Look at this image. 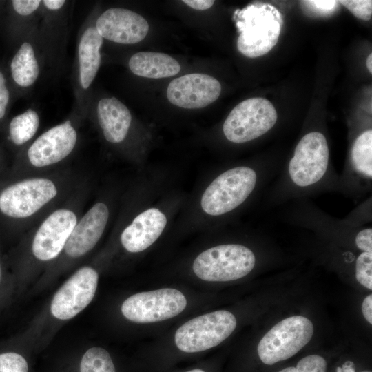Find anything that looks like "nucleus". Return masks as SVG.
Segmentation results:
<instances>
[{"label":"nucleus","mask_w":372,"mask_h":372,"mask_svg":"<svg viewBox=\"0 0 372 372\" xmlns=\"http://www.w3.org/2000/svg\"><path fill=\"white\" fill-rule=\"evenodd\" d=\"M282 163L265 160L251 165H240L220 173L204 191L200 205L213 217L229 214L265 192L279 172Z\"/></svg>","instance_id":"3"},{"label":"nucleus","mask_w":372,"mask_h":372,"mask_svg":"<svg viewBox=\"0 0 372 372\" xmlns=\"http://www.w3.org/2000/svg\"><path fill=\"white\" fill-rule=\"evenodd\" d=\"M186 305L187 300L181 291L163 288L130 296L122 304L121 312L130 321L149 323L174 318Z\"/></svg>","instance_id":"13"},{"label":"nucleus","mask_w":372,"mask_h":372,"mask_svg":"<svg viewBox=\"0 0 372 372\" xmlns=\"http://www.w3.org/2000/svg\"><path fill=\"white\" fill-rule=\"evenodd\" d=\"M1 171H2V164H1V162L0 161V173H1Z\"/></svg>","instance_id":"38"},{"label":"nucleus","mask_w":372,"mask_h":372,"mask_svg":"<svg viewBox=\"0 0 372 372\" xmlns=\"http://www.w3.org/2000/svg\"><path fill=\"white\" fill-rule=\"evenodd\" d=\"M10 94L4 74L0 71V121L6 116L10 102Z\"/></svg>","instance_id":"31"},{"label":"nucleus","mask_w":372,"mask_h":372,"mask_svg":"<svg viewBox=\"0 0 372 372\" xmlns=\"http://www.w3.org/2000/svg\"><path fill=\"white\" fill-rule=\"evenodd\" d=\"M280 207L278 217L288 225L305 228L334 239L350 240L358 250L372 253L371 226L354 227L344 218L327 214L310 198L294 200Z\"/></svg>","instance_id":"5"},{"label":"nucleus","mask_w":372,"mask_h":372,"mask_svg":"<svg viewBox=\"0 0 372 372\" xmlns=\"http://www.w3.org/2000/svg\"><path fill=\"white\" fill-rule=\"evenodd\" d=\"M25 359L19 353L8 351L0 353V372H28Z\"/></svg>","instance_id":"27"},{"label":"nucleus","mask_w":372,"mask_h":372,"mask_svg":"<svg viewBox=\"0 0 372 372\" xmlns=\"http://www.w3.org/2000/svg\"><path fill=\"white\" fill-rule=\"evenodd\" d=\"M338 3L362 20L368 21L372 17V1L371 0H342L339 1Z\"/></svg>","instance_id":"29"},{"label":"nucleus","mask_w":372,"mask_h":372,"mask_svg":"<svg viewBox=\"0 0 372 372\" xmlns=\"http://www.w3.org/2000/svg\"><path fill=\"white\" fill-rule=\"evenodd\" d=\"M340 174L331 161L324 133L309 131L301 137L293 154L263 194L265 207H280L290 201L338 192Z\"/></svg>","instance_id":"1"},{"label":"nucleus","mask_w":372,"mask_h":372,"mask_svg":"<svg viewBox=\"0 0 372 372\" xmlns=\"http://www.w3.org/2000/svg\"><path fill=\"white\" fill-rule=\"evenodd\" d=\"M183 2L190 8L197 10H207L214 3L213 0H184Z\"/></svg>","instance_id":"32"},{"label":"nucleus","mask_w":372,"mask_h":372,"mask_svg":"<svg viewBox=\"0 0 372 372\" xmlns=\"http://www.w3.org/2000/svg\"><path fill=\"white\" fill-rule=\"evenodd\" d=\"M327 362L318 355L312 354L302 358L296 366L285 368L278 372H326Z\"/></svg>","instance_id":"26"},{"label":"nucleus","mask_w":372,"mask_h":372,"mask_svg":"<svg viewBox=\"0 0 372 372\" xmlns=\"http://www.w3.org/2000/svg\"><path fill=\"white\" fill-rule=\"evenodd\" d=\"M83 119L75 110L35 137L19 151L8 180L40 175L60 168L77 149Z\"/></svg>","instance_id":"4"},{"label":"nucleus","mask_w":372,"mask_h":372,"mask_svg":"<svg viewBox=\"0 0 372 372\" xmlns=\"http://www.w3.org/2000/svg\"><path fill=\"white\" fill-rule=\"evenodd\" d=\"M97 13L93 10L85 18L77 35L72 83L75 110L87 118L92 97L91 88L101 65L103 38L95 28Z\"/></svg>","instance_id":"7"},{"label":"nucleus","mask_w":372,"mask_h":372,"mask_svg":"<svg viewBox=\"0 0 372 372\" xmlns=\"http://www.w3.org/2000/svg\"><path fill=\"white\" fill-rule=\"evenodd\" d=\"M234 315L218 310L193 318L176 331L175 344L186 353L200 352L214 347L226 340L235 330Z\"/></svg>","instance_id":"12"},{"label":"nucleus","mask_w":372,"mask_h":372,"mask_svg":"<svg viewBox=\"0 0 372 372\" xmlns=\"http://www.w3.org/2000/svg\"><path fill=\"white\" fill-rule=\"evenodd\" d=\"M72 5V1L65 0L41 1L37 41L44 70L52 74H59L64 67Z\"/></svg>","instance_id":"8"},{"label":"nucleus","mask_w":372,"mask_h":372,"mask_svg":"<svg viewBox=\"0 0 372 372\" xmlns=\"http://www.w3.org/2000/svg\"><path fill=\"white\" fill-rule=\"evenodd\" d=\"M98 280V273L93 267L79 269L54 294L50 306L52 314L59 320L76 316L92 300Z\"/></svg>","instance_id":"15"},{"label":"nucleus","mask_w":372,"mask_h":372,"mask_svg":"<svg viewBox=\"0 0 372 372\" xmlns=\"http://www.w3.org/2000/svg\"><path fill=\"white\" fill-rule=\"evenodd\" d=\"M344 219L354 227H364L371 223V197L360 204Z\"/></svg>","instance_id":"28"},{"label":"nucleus","mask_w":372,"mask_h":372,"mask_svg":"<svg viewBox=\"0 0 372 372\" xmlns=\"http://www.w3.org/2000/svg\"><path fill=\"white\" fill-rule=\"evenodd\" d=\"M43 70V61L36 34L21 41L10 64V74L18 88L23 92L30 91Z\"/></svg>","instance_id":"21"},{"label":"nucleus","mask_w":372,"mask_h":372,"mask_svg":"<svg viewBox=\"0 0 372 372\" xmlns=\"http://www.w3.org/2000/svg\"><path fill=\"white\" fill-rule=\"evenodd\" d=\"M167 225L165 215L157 208L147 209L138 214L120 236L122 246L130 253L143 251L161 236Z\"/></svg>","instance_id":"20"},{"label":"nucleus","mask_w":372,"mask_h":372,"mask_svg":"<svg viewBox=\"0 0 372 372\" xmlns=\"http://www.w3.org/2000/svg\"><path fill=\"white\" fill-rule=\"evenodd\" d=\"M312 322L303 316H292L276 324L260 340L257 351L262 363L272 365L289 359L313 337Z\"/></svg>","instance_id":"11"},{"label":"nucleus","mask_w":372,"mask_h":372,"mask_svg":"<svg viewBox=\"0 0 372 372\" xmlns=\"http://www.w3.org/2000/svg\"><path fill=\"white\" fill-rule=\"evenodd\" d=\"M372 188V130L358 135L351 146L347 162L340 174L338 192L361 198Z\"/></svg>","instance_id":"14"},{"label":"nucleus","mask_w":372,"mask_h":372,"mask_svg":"<svg viewBox=\"0 0 372 372\" xmlns=\"http://www.w3.org/2000/svg\"><path fill=\"white\" fill-rule=\"evenodd\" d=\"M109 217L108 205L103 201L94 203L79 219L62 252L71 259L80 258L90 252L101 239Z\"/></svg>","instance_id":"18"},{"label":"nucleus","mask_w":372,"mask_h":372,"mask_svg":"<svg viewBox=\"0 0 372 372\" xmlns=\"http://www.w3.org/2000/svg\"><path fill=\"white\" fill-rule=\"evenodd\" d=\"M2 281H3V266H2V262L0 258V287H1V284Z\"/></svg>","instance_id":"36"},{"label":"nucleus","mask_w":372,"mask_h":372,"mask_svg":"<svg viewBox=\"0 0 372 372\" xmlns=\"http://www.w3.org/2000/svg\"><path fill=\"white\" fill-rule=\"evenodd\" d=\"M186 372H205V371L203 370H202V369H195L190 370V371H186Z\"/></svg>","instance_id":"37"},{"label":"nucleus","mask_w":372,"mask_h":372,"mask_svg":"<svg viewBox=\"0 0 372 372\" xmlns=\"http://www.w3.org/2000/svg\"><path fill=\"white\" fill-rule=\"evenodd\" d=\"M366 67L370 73H372V54L371 53L366 59Z\"/></svg>","instance_id":"35"},{"label":"nucleus","mask_w":372,"mask_h":372,"mask_svg":"<svg viewBox=\"0 0 372 372\" xmlns=\"http://www.w3.org/2000/svg\"><path fill=\"white\" fill-rule=\"evenodd\" d=\"M362 312L369 324H372V295L369 294L364 299L362 304Z\"/></svg>","instance_id":"33"},{"label":"nucleus","mask_w":372,"mask_h":372,"mask_svg":"<svg viewBox=\"0 0 372 372\" xmlns=\"http://www.w3.org/2000/svg\"><path fill=\"white\" fill-rule=\"evenodd\" d=\"M355 276L366 289H372V253L361 252L355 261Z\"/></svg>","instance_id":"25"},{"label":"nucleus","mask_w":372,"mask_h":372,"mask_svg":"<svg viewBox=\"0 0 372 372\" xmlns=\"http://www.w3.org/2000/svg\"><path fill=\"white\" fill-rule=\"evenodd\" d=\"M91 113L94 114L96 123L107 143L118 145L125 141L132 116L124 103L114 96L103 97L95 103H90L88 114Z\"/></svg>","instance_id":"19"},{"label":"nucleus","mask_w":372,"mask_h":372,"mask_svg":"<svg viewBox=\"0 0 372 372\" xmlns=\"http://www.w3.org/2000/svg\"><path fill=\"white\" fill-rule=\"evenodd\" d=\"M80 372H116L109 353L101 347H92L83 355Z\"/></svg>","instance_id":"24"},{"label":"nucleus","mask_w":372,"mask_h":372,"mask_svg":"<svg viewBox=\"0 0 372 372\" xmlns=\"http://www.w3.org/2000/svg\"><path fill=\"white\" fill-rule=\"evenodd\" d=\"M128 66L136 76L149 78H167L177 74L180 70L179 63L171 56L154 52H140L129 59Z\"/></svg>","instance_id":"22"},{"label":"nucleus","mask_w":372,"mask_h":372,"mask_svg":"<svg viewBox=\"0 0 372 372\" xmlns=\"http://www.w3.org/2000/svg\"><path fill=\"white\" fill-rule=\"evenodd\" d=\"M85 180L63 167L0 181V219L12 227L33 226L63 203Z\"/></svg>","instance_id":"2"},{"label":"nucleus","mask_w":372,"mask_h":372,"mask_svg":"<svg viewBox=\"0 0 372 372\" xmlns=\"http://www.w3.org/2000/svg\"><path fill=\"white\" fill-rule=\"evenodd\" d=\"M240 32L237 48L244 56L256 58L267 54L277 44L283 20L272 5L256 3L234 13Z\"/></svg>","instance_id":"6"},{"label":"nucleus","mask_w":372,"mask_h":372,"mask_svg":"<svg viewBox=\"0 0 372 372\" xmlns=\"http://www.w3.org/2000/svg\"><path fill=\"white\" fill-rule=\"evenodd\" d=\"M95 28L103 40L123 45L141 41L149 31L145 18L123 8H110L97 14Z\"/></svg>","instance_id":"16"},{"label":"nucleus","mask_w":372,"mask_h":372,"mask_svg":"<svg viewBox=\"0 0 372 372\" xmlns=\"http://www.w3.org/2000/svg\"><path fill=\"white\" fill-rule=\"evenodd\" d=\"M41 117L32 107L14 116L8 127V137L11 143L21 150L33 141L39 129Z\"/></svg>","instance_id":"23"},{"label":"nucleus","mask_w":372,"mask_h":372,"mask_svg":"<svg viewBox=\"0 0 372 372\" xmlns=\"http://www.w3.org/2000/svg\"><path fill=\"white\" fill-rule=\"evenodd\" d=\"M221 85L213 76L200 73L188 74L172 80L167 97L173 105L186 109L205 107L220 96Z\"/></svg>","instance_id":"17"},{"label":"nucleus","mask_w":372,"mask_h":372,"mask_svg":"<svg viewBox=\"0 0 372 372\" xmlns=\"http://www.w3.org/2000/svg\"><path fill=\"white\" fill-rule=\"evenodd\" d=\"M256 263V254L249 247L227 243L200 253L195 258L192 269L201 280L226 282L245 277L254 270Z\"/></svg>","instance_id":"9"},{"label":"nucleus","mask_w":372,"mask_h":372,"mask_svg":"<svg viewBox=\"0 0 372 372\" xmlns=\"http://www.w3.org/2000/svg\"><path fill=\"white\" fill-rule=\"evenodd\" d=\"M353 363L351 362H346L341 367V372H355V369L353 367Z\"/></svg>","instance_id":"34"},{"label":"nucleus","mask_w":372,"mask_h":372,"mask_svg":"<svg viewBox=\"0 0 372 372\" xmlns=\"http://www.w3.org/2000/svg\"><path fill=\"white\" fill-rule=\"evenodd\" d=\"M362 372H371V371H362Z\"/></svg>","instance_id":"39"},{"label":"nucleus","mask_w":372,"mask_h":372,"mask_svg":"<svg viewBox=\"0 0 372 372\" xmlns=\"http://www.w3.org/2000/svg\"><path fill=\"white\" fill-rule=\"evenodd\" d=\"M304 4L307 5L311 10L318 14H330L333 12L338 4L336 1H304Z\"/></svg>","instance_id":"30"},{"label":"nucleus","mask_w":372,"mask_h":372,"mask_svg":"<svg viewBox=\"0 0 372 372\" xmlns=\"http://www.w3.org/2000/svg\"><path fill=\"white\" fill-rule=\"evenodd\" d=\"M277 121V112L269 101L262 97L250 98L230 112L223 125V132L229 142L243 144L267 134Z\"/></svg>","instance_id":"10"}]
</instances>
